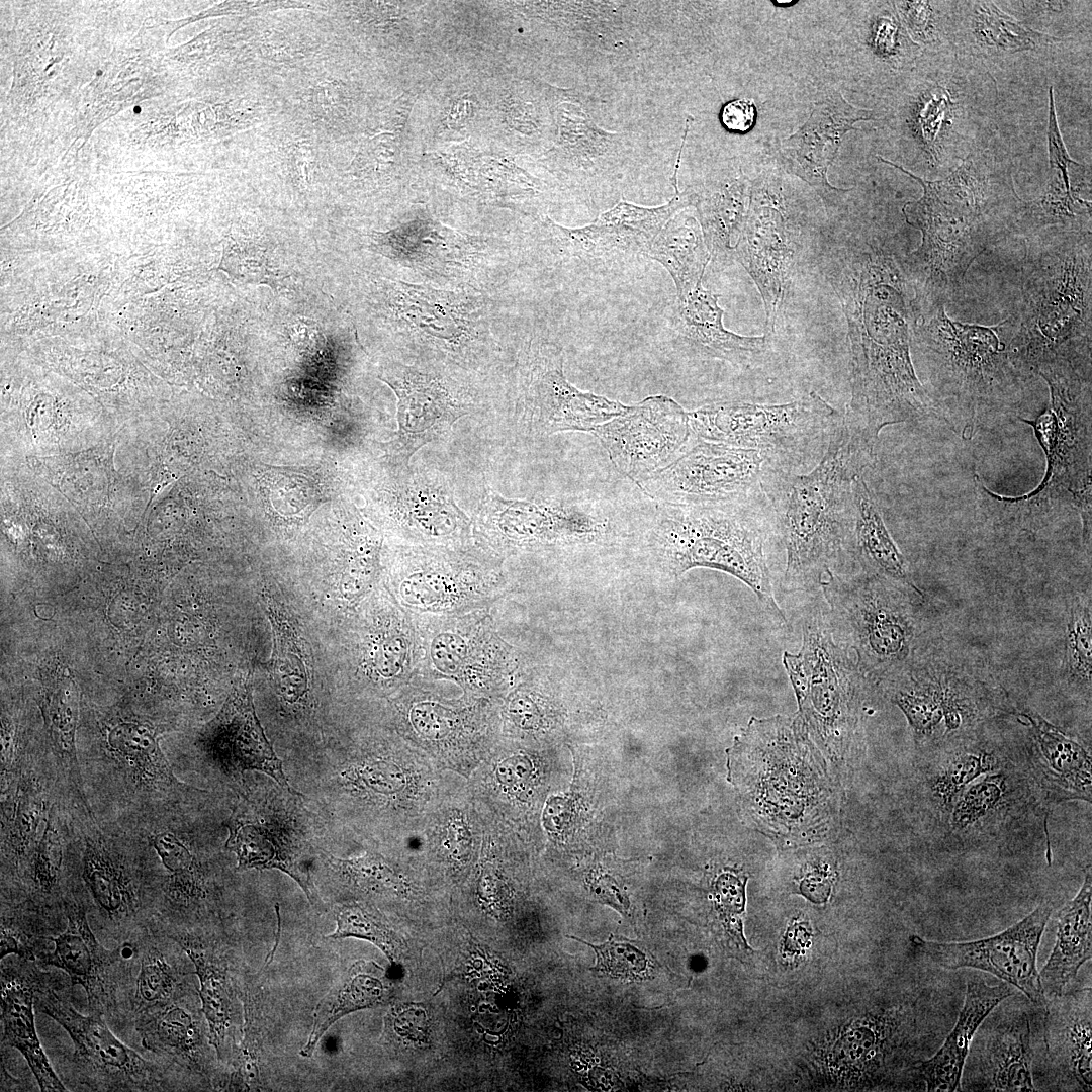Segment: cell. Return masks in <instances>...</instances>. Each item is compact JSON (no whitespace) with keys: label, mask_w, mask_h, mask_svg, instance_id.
I'll return each instance as SVG.
<instances>
[{"label":"cell","mask_w":1092,"mask_h":1092,"mask_svg":"<svg viewBox=\"0 0 1092 1092\" xmlns=\"http://www.w3.org/2000/svg\"><path fill=\"white\" fill-rule=\"evenodd\" d=\"M1064 675L1068 684L1091 696L1092 608L1090 594H1075L1068 604Z\"/></svg>","instance_id":"cell-49"},{"label":"cell","mask_w":1092,"mask_h":1092,"mask_svg":"<svg viewBox=\"0 0 1092 1092\" xmlns=\"http://www.w3.org/2000/svg\"><path fill=\"white\" fill-rule=\"evenodd\" d=\"M1091 251L1090 232L1076 230L1028 247L1019 321L1006 345L1027 379L1091 381Z\"/></svg>","instance_id":"cell-4"},{"label":"cell","mask_w":1092,"mask_h":1092,"mask_svg":"<svg viewBox=\"0 0 1092 1092\" xmlns=\"http://www.w3.org/2000/svg\"><path fill=\"white\" fill-rule=\"evenodd\" d=\"M1018 715L1026 721L1031 768L1046 798L1091 802V754L1081 740L1032 710H1020Z\"/></svg>","instance_id":"cell-31"},{"label":"cell","mask_w":1092,"mask_h":1092,"mask_svg":"<svg viewBox=\"0 0 1092 1092\" xmlns=\"http://www.w3.org/2000/svg\"><path fill=\"white\" fill-rule=\"evenodd\" d=\"M372 243L380 254L421 272L442 276L470 270L480 260L484 247L476 237L423 218L376 233Z\"/></svg>","instance_id":"cell-30"},{"label":"cell","mask_w":1092,"mask_h":1092,"mask_svg":"<svg viewBox=\"0 0 1092 1092\" xmlns=\"http://www.w3.org/2000/svg\"><path fill=\"white\" fill-rule=\"evenodd\" d=\"M614 465L635 484L672 463L694 438L689 413L667 395H651L592 432Z\"/></svg>","instance_id":"cell-18"},{"label":"cell","mask_w":1092,"mask_h":1092,"mask_svg":"<svg viewBox=\"0 0 1092 1092\" xmlns=\"http://www.w3.org/2000/svg\"><path fill=\"white\" fill-rule=\"evenodd\" d=\"M41 801L33 791H25L21 796L16 811V845L19 855L24 854L33 839L41 814Z\"/></svg>","instance_id":"cell-59"},{"label":"cell","mask_w":1092,"mask_h":1092,"mask_svg":"<svg viewBox=\"0 0 1092 1092\" xmlns=\"http://www.w3.org/2000/svg\"><path fill=\"white\" fill-rule=\"evenodd\" d=\"M35 1008L59 1023L74 1044L73 1061L82 1082L94 1091L168 1090L165 1068L119 1040L103 1015L80 1013L42 974Z\"/></svg>","instance_id":"cell-15"},{"label":"cell","mask_w":1092,"mask_h":1092,"mask_svg":"<svg viewBox=\"0 0 1092 1092\" xmlns=\"http://www.w3.org/2000/svg\"><path fill=\"white\" fill-rule=\"evenodd\" d=\"M852 504L849 557L859 564L860 571L921 590L891 537L862 474L853 479Z\"/></svg>","instance_id":"cell-38"},{"label":"cell","mask_w":1092,"mask_h":1092,"mask_svg":"<svg viewBox=\"0 0 1092 1092\" xmlns=\"http://www.w3.org/2000/svg\"><path fill=\"white\" fill-rule=\"evenodd\" d=\"M84 882L102 914L115 927L127 929L140 909L134 879L100 842L89 839L83 853Z\"/></svg>","instance_id":"cell-42"},{"label":"cell","mask_w":1092,"mask_h":1092,"mask_svg":"<svg viewBox=\"0 0 1092 1092\" xmlns=\"http://www.w3.org/2000/svg\"><path fill=\"white\" fill-rule=\"evenodd\" d=\"M383 287L392 317L420 345L459 365L480 361L484 331L475 298L399 281L387 280Z\"/></svg>","instance_id":"cell-17"},{"label":"cell","mask_w":1092,"mask_h":1092,"mask_svg":"<svg viewBox=\"0 0 1092 1092\" xmlns=\"http://www.w3.org/2000/svg\"><path fill=\"white\" fill-rule=\"evenodd\" d=\"M108 741L117 758L138 781L163 789L189 790L174 776L155 734L147 726L118 725L110 732Z\"/></svg>","instance_id":"cell-46"},{"label":"cell","mask_w":1092,"mask_h":1092,"mask_svg":"<svg viewBox=\"0 0 1092 1092\" xmlns=\"http://www.w3.org/2000/svg\"><path fill=\"white\" fill-rule=\"evenodd\" d=\"M875 447L848 414L840 413L816 467L800 475L784 470L767 486L772 533L787 556L785 592L821 587L849 557L852 482L875 461Z\"/></svg>","instance_id":"cell-3"},{"label":"cell","mask_w":1092,"mask_h":1092,"mask_svg":"<svg viewBox=\"0 0 1092 1092\" xmlns=\"http://www.w3.org/2000/svg\"><path fill=\"white\" fill-rule=\"evenodd\" d=\"M304 476L290 470H272L265 474L262 490L277 513L303 517L314 510L320 494L313 482Z\"/></svg>","instance_id":"cell-54"},{"label":"cell","mask_w":1092,"mask_h":1092,"mask_svg":"<svg viewBox=\"0 0 1092 1092\" xmlns=\"http://www.w3.org/2000/svg\"><path fill=\"white\" fill-rule=\"evenodd\" d=\"M391 492L399 519L418 536L447 537L467 525L466 516L455 503L452 485L438 470L404 466V475Z\"/></svg>","instance_id":"cell-37"},{"label":"cell","mask_w":1092,"mask_h":1092,"mask_svg":"<svg viewBox=\"0 0 1092 1092\" xmlns=\"http://www.w3.org/2000/svg\"><path fill=\"white\" fill-rule=\"evenodd\" d=\"M153 847L167 871L165 891L172 902L190 906L205 899L204 878L190 851L174 834H157Z\"/></svg>","instance_id":"cell-50"},{"label":"cell","mask_w":1092,"mask_h":1092,"mask_svg":"<svg viewBox=\"0 0 1092 1092\" xmlns=\"http://www.w3.org/2000/svg\"><path fill=\"white\" fill-rule=\"evenodd\" d=\"M67 927L53 941L52 951L40 952L37 960L63 970L72 985H80L87 994L89 1011L102 1015L115 1006L118 968L124 960L138 956V944L125 940L113 949L102 945L87 918L84 906L75 900L64 901Z\"/></svg>","instance_id":"cell-25"},{"label":"cell","mask_w":1092,"mask_h":1092,"mask_svg":"<svg viewBox=\"0 0 1092 1092\" xmlns=\"http://www.w3.org/2000/svg\"><path fill=\"white\" fill-rule=\"evenodd\" d=\"M32 962L19 958V962L1 964V1042L23 1056L40 1091H68L51 1066L36 1032L35 998L42 973Z\"/></svg>","instance_id":"cell-32"},{"label":"cell","mask_w":1092,"mask_h":1092,"mask_svg":"<svg viewBox=\"0 0 1092 1092\" xmlns=\"http://www.w3.org/2000/svg\"><path fill=\"white\" fill-rule=\"evenodd\" d=\"M875 119L872 110L857 108L840 93H832L818 101L808 120L782 144L788 170L811 185L826 202L833 196L851 189L832 186L827 177L843 136L858 130L853 124Z\"/></svg>","instance_id":"cell-26"},{"label":"cell","mask_w":1092,"mask_h":1092,"mask_svg":"<svg viewBox=\"0 0 1092 1092\" xmlns=\"http://www.w3.org/2000/svg\"><path fill=\"white\" fill-rule=\"evenodd\" d=\"M379 378L397 397L398 430L386 448L399 466L408 465L418 450L446 436L470 411L460 390L436 372L393 365Z\"/></svg>","instance_id":"cell-21"},{"label":"cell","mask_w":1092,"mask_h":1092,"mask_svg":"<svg viewBox=\"0 0 1092 1092\" xmlns=\"http://www.w3.org/2000/svg\"><path fill=\"white\" fill-rule=\"evenodd\" d=\"M268 616L273 629L271 678L277 693L292 703L307 691V671L289 626L273 611H269Z\"/></svg>","instance_id":"cell-51"},{"label":"cell","mask_w":1092,"mask_h":1092,"mask_svg":"<svg viewBox=\"0 0 1092 1092\" xmlns=\"http://www.w3.org/2000/svg\"><path fill=\"white\" fill-rule=\"evenodd\" d=\"M1051 392L1048 407L1030 425L1046 458L1041 483L1022 496L995 494L979 480L978 492L994 525L1037 534L1070 511L1082 521V540L1091 550V382L1044 379Z\"/></svg>","instance_id":"cell-6"},{"label":"cell","mask_w":1092,"mask_h":1092,"mask_svg":"<svg viewBox=\"0 0 1092 1092\" xmlns=\"http://www.w3.org/2000/svg\"><path fill=\"white\" fill-rule=\"evenodd\" d=\"M154 934L136 940L140 967L131 999L133 1016L167 1005L193 991L170 946Z\"/></svg>","instance_id":"cell-44"},{"label":"cell","mask_w":1092,"mask_h":1092,"mask_svg":"<svg viewBox=\"0 0 1092 1092\" xmlns=\"http://www.w3.org/2000/svg\"><path fill=\"white\" fill-rule=\"evenodd\" d=\"M727 762L746 819L777 845H813L837 832L839 774L797 714L751 717L727 750Z\"/></svg>","instance_id":"cell-2"},{"label":"cell","mask_w":1092,"mask_h":1092,"mask_svg":"<svg viewBox=\"0 0 1092 1092\" xmlns=\"http://www.w3.org/2000/svg\"><path fill=\"white\" fill-rule=\"evenodd\" d=\"M720 295L702 283L684 297L675 299L671 328L688 352L702 358L726 361L749 367L760 361L768 347V336H742L723 325Z\"/></svg>","instance_id":"cell-28"},{"label":"cell","mask_w":1092,"mask_h":1092,"mask_svg":"<svg viewBox=\"0 0 1092 1092\" xmlns=\"http://www.w3.org/2000/svg\"><path fill=\"white\" fill-rule=\"evenodd\" d=\"M839 414L811 391L783 404L716 401L690 412L689 420L697 438L759 450L792 470L824 447Z\"/></svg>","instance_id":"cell-11"},{"label":"cell","mask_w":1092,"mask_h":1092,"mask_svg":"<svg viewBox=\"0 0 1092 1092\" xmlns=\"http://www.w3.org/2000/svg\"><path fill=\"white\" fill-rule=\"evenodd\" d=\"M1050 902L1004 931L987 938L962 942H939L912 936L913 946L933 965L954 970L973 968L988 972L1018 989L1036 1007L1045 1008L1046 998L1036 966L1038 946L1052 915Z\"/></svg>","instance_id":"cell-19"},{"label":"cell","mask_w":1092,"mask_h":1092,"mask_svg":"<svg viewBox=\"0 0 1092 1092\" xmlns=\"http://www.w3.org/2000/svg\"><path fill=\"white\" fill-rule=\"evenodd\" d=\"M1014 994L1015 988L1006 982L995 986L984 981L968 982L954 1027L936 1054L918 1067L927 1091L962 1090L965 1062L979 1026L995 1007Z\"/></svg>","instance_id":"cell-36"},{"label":"cell","mask_w":1092,"mask_h":1092,"mask_svg":"<svg viewBox=\"0 0 1092 1092\" xmlns=\"http://www.w3.org/2000/svg\"><path fill=\"white\" fill-rule=\"evenodd\" d=\"M484 502L499 512L519 535L529 539L592 540L609 526L603 511L593 500L582 498L507 500L489 494Z\"/></svg>","instance_id":"cell-35"},{"label":"cell","mask_w":1092,"mask_h":1092,"mask_svg":"<svg viewBox=\"0 0 1092 1092\" xmlns=\"http://www.w3.org/2000/svg\"><path fill=\"white\" fill-rule=\"evenodd\" d=\"M1092 877L1090 866L1077 895L1057 913L1054 948L1039 972L1048 999L1066 992L1081 966L1092 956Z\"/></svg>","instance_id":"cell-39"},{"label":"cell","mask_w":1092,"mask_h":1092,"mask_svg":"<svg viewBox=\"0 0 1092 1092\" xmlns=\"http://www.w3.org/2000/svg\"><path fill=\"white\" fill-rule=\"evenodd\" d=\"M552 113L555 138L543 154L551 169L589 185L621 176L633 157L629 134L599 126L582 96L573 90L553 87Z\"/></svg>","instance_id":"cell-20"},{"label":"cell","mask_w":1092,"mask_h":1092,"mask_svg":"<svg viewBox=\"0 0 1092 1092\" xmlns=\"http://www.w3.org/2000/svg\"><path fill=\"white\" fill-rule=\"evenodd\" d=\"M920 183L923 195L903 207L906 221L921 231L918 249L905 256L913 299L944 303L957 293L967 271L995 239L983 221L940 194L931 181L893 164Z\"/></svg>","instance_id":"cell-12"},{"label":"cell","mask_w":1092,"mask_h":1092,"mask_svg":"<svg viewBox=\"0 0 1092 1092\" xmlns=\"http://www.w3.org/2000/svg\"><path fill=\"white\" fill-rule=\"evenodd\" d=\"M832 875L824 863L808 871L800 884V891L814 903L826 902L831 891Z\"/></svg>","instance_id":"cell-62"},{"label":"cell","mask_w":1092,"mask_h":1092,"mask_svg":"<svg viewBox=\"0 0 1092 1092\" xmlns=\"http://www.w3.org/2000/svg\"><path fill=\"white\" fill-rule=\"evenodd\" d=\"M336 930L329 938L358 937L379 947L386 957L395 962L403 954L404 941L375 913L356 903H344L336 908Z\"/></svg>","instance_id":"cell-53"},{"label":"cell","mask_w":1092,"mask_h":1092,"mask_svg":"<svg viewBox=\"0 0 1092 1092\" xmlns=\"http://www.w3.org/2000/svg\"><path fill=\"white\" fill-rule=\"evenodd\" d=\"M186 953L199 980L201 1010L208 1026L209 1041L217 1061L230 1066L236 1052L239 1010L233 976L225 953L212 938L198 932L168 934Z\"/></svg>","instance_id":"cell-29"},{"label":"cell","mask_w":1092,"mask_h":1092,"mask_svg":"<svg viewBox=\"0 0 1092 1092\" xmlns=\"http://www.w3.org/2000/svg\"><path fill=\"white\" fill-rule=\"evenodd\" d=\"M880 688L922 743H950L978 732L994 717L1014 713L982 659L940 640L931 639Z\"/></svg>","instance_id":"cell-8"},{"label":"cell","mask_w":1092,"mask_h":1092,"mask_svg":"<svg viewBox=\"0 0 1092 1092\" xmlns=\"http://www.w3.org/2000/svg\"><path fill=\"white\" fill-rule=\"evenodd\" d=\"M977 12L979 32L991 46L1019 52L1034 49L1040 38V34L1006 15L993 3H981Z\"/></svg>","instance_id":"cell-55"},{"label":"cell","mask_w":1092,"mask_h":1092,"mask_svg":"<svg viewBox=\"0 0 1092 1092\" xmlns=\"http://www.w3.org/2000/svg\"><path fill=\"white\" fill-rule=\"evenodd\" d=\"M571 938L594 949L597 956L594 971L625 981L647 980L653 975L657 963L640 941L611 934L604 944L595 945L574 936Z\"/></svg>","instance_id":"cell-52"},{"label":"cell","mask_w":1092,"mask_h":1092,"mask_svg":"<svg viewBox=\"0 0 1092 1092\" xmlns=\"http://www.w3.org/2000/svg\"><path fill=\"white\" fill-rule=\"evenodd\" d=\"M970 1045L967 1090L1036 1091L1032 1077L1031 1023L1027 1010L996 1007ZM962 1079V1080H963Z\"/></svg>","instance_id":"cell-24"},{"label":"cell","mask_w":1092,"mask_h":1092,"mask_svg":"<svg viewBox=\"0 0 1092 1092\" xmlns=\"http://www.w3.org/2000/svg\"><path fill=\"white\" fill-rule=\"evenodd\" d=\"M399 132L387 130L368 140L360 149L354 164L361 171H381L392 166L398 156Z\"/></svg>","instance_id":"cell-58"},{"label":"cell","mask_w":1092,"mask_h":1092,"mask_svg":"<svg viewBox=\"0 0 1092 1092\" xmlns=\"http://www.w3.org/2000/svg\"><path fill=\"white\" fill-rule=\"evenodd\" d=\"M756 110L751 99L740 98L726 103L721 111L725 128L733 132H746L755 122Z\"/></svg>","instance_id":"cell-61"},{"label":"cell","mask_w":1092,"mask_h":1092,"mask_svg":"<svg viewBox=\"0 0 1092 1092\" xmlns=\"http://www.w3.org/2000/svg\"><path fill=\"white\" fill-rule=\"evenodd\" d=\"M1012 782L1004 770L983 775L967 786L950 809V827L957 833L975 829L1001 814L1011 801Z\"/></svg>","instance_id":"cell-48"},{"label":"cell","mask_w":1092,"mask_h":1092,"mask_svg":"<svg viewBox=\"0 0 1092 1092\" xmlns=\"http://www.w3.org/2000/svg\"><path fill=\"white\" fill-rule=\"evenodd\" d=\"M302 810L270 788L248 789L231 814L225 847L239 870L277 869L294 879L310 904L325 909L314 886L312 844Z\"/></svg>","instance_id":"cell-14"},{"label":"cell","mask_w":1092,"mask_h":1092,"mask_svg":"<svg viewBox=\"0 0 1092 1092\" xmlns=\"http://www.w3.org/2000/svg\"><path fill=\"white\" fill-rule=\"evenodd\" d=\"M950 743L954 746L934 765L927 781L932 803L942 811L950 810L962 791L976 779L1003 766L996 748L979 731Z\"/></svg>","instance_id":"cell-43"},{"label":"cell","mask_w":1092,"mask_h":1092,"mask_svg":"<svg viewBox=\"0 0 1092 1092\" xmlns=\"http://www.w3.org/2000/svg\"><path fill=\"white\" fill-rule=\"evenodd\" d=\"M62 857V840L54 821L50 818L36 847L31 868V879L34 886L41 892L49 894L58 885Z\"/></svg>","instance_id":"cell-57"},{"label":"cell","mask_w":1092,"mask_h":1092,"mask_svg":"<svg viewBox=\"0 0 1092 1092\" xmlns=\"http://www.w3.org/2000/svg\"><path fill=\"white\" fill-rule=\"evenodd\" d=\"M912 340L922 354L938 419L963 439L1015 410L1027 378L1000 341L1005 321L980 326L952 321L944 303L911 300Z\"/></svg>","instance_id":"cell-5"},{"label":"cell","mask_w":1092,"mask_h":1092,"mask_svg":"<svg viewBox=\"0 0 1092 1092\" xmlns=\"http://www.w3.org/2000/svg\"><path fill=\"white\" fill-rule=\"evenodd\" d=\"M747 877L738 872H724L714 883L715 908L731 939L742 948H748L742 931V915L745 910V886Z\"/></svg>","instance_id":"cell-56"},{"label":"cell","mask_w":1092,"mask_h":1092,"mask_svg":"<svg viewBox=\"0 0 1092 1092\" xmlns=\"http://www.w3.org/2000/svg\"><path fill=\"white\" fill-rule=\"evenodd\" d=\"M821 588L834 639L872 686L898 673L932 639L922 590L862 571L831 572Z\"/></svg>","instance_id":"cell-9"},{"label":"cell","mask_w":1092,"mask_h":1092,"mask_svg":"<svg viewBox=\"0 0 1092 1092\" xmlns=\"http://www.w3.org/2000/svg\"><path fill=\"white\" fill-rule=\"evenodd\" d=\"M473 110V103L469 98L462 97L452 101L448 107L445 123L450 128H458L468 120Z\"/></svg>","instance_id":"cell-63"},{"label":"cell","mask_w":1092,"mask_h":1092,"mask_svg":"<svg viewBox=\"0 0 1092 1092\" xmlns=\"http://www.w3.org/2000/svg\"><path fill=\"white\" fill-rule=\"evenodd\" d=\"M692 190V206L697 211L710 263L724 269L735 261L734 249L749 207L750 185L740 175L714 187Z\"/></svg>","instance_id":"cell-40"},{"label":"cell","mask_w":1092,"mask_h":1092,"mask_svg":"<svg viewBox=\"0 0 1092 1092\" xmlns=\"http://www.w3.org/2000/svg\"><path fill=\"white\" fill-rule=\"evenodd\" d=\"M207 750L229 775L239 778L246 770H259L289 793L301 796L288 784L282 762L264 734L256 716L249 678L234 691L212 724Z\"/></svg>","instance_id":"cell-27"},{"label":"cell","mask_w":1092,"mask_h":1092,"mask_svg":"<svg viewBox=\"0 0 1092 1092\" xmlns=\"http://www.w3.org/2000/svg\"><path fill=\"white\" fill-rule=\"evenodd\" d=\"M521 377L516 412L521 427L532 437L592 433L628 408L572 385L564 375L562 351L552 343H537L529 349Z\"/></svg>","instance_id":"cell-16"},{"label":"cell","mask_w":1092,"mask_h":1092,"mask_svg":"<svg viewBox=\"0 0 1092 1092\" xmlns=\"http://www.w3.org/2000/svg\"><path fill=\"white\" fill-rule=\"evenodd\" d=\"M358 963L348 972L341 985L328 992L312 1012V1026L300 1055L310 1057L328 1029L341 1017L364 1008L379 1005L385 1000L386 988L374 973Z\"/></svg>","instance_id":"cell-45"},{"label":"cell","mask_w":1092,"mask_h":1092,"mask_svg":"<svg viewBox=\"0 0 1092 1092\" xmlns=\"http://www.w3.org/2000/svg\"><path fill=\"white\" fill-rule=\"evenodd\" d=\"M783 664L797 699L796 714L839 774L859 742L866 688L872 685L817 610L804 618L800 651H785Z\"/></svg>","instance_id":"cell-10"},{"label":"cell","mask_w":1092,"mask_h":1092,"mask_svg":"<svg viewBox=\"0 0 1092 1092\" xmlns=\"http://www.w3.org/2000/svg\"><path fill=\"white\" fill-rule=\"evenodd\" d=\"M1044 1010V1042L1058 1079L1069 1090L1091 1091V988L1052 997Z\"/></svg>","instance_id":"cell-33"},{"label":"cell","mask_w":1092,"mask_h":1092,"mask_svg":"<svg viewBox=\"0 0 1092 1092\" xmlns=\"http://www.w3.org/2000/svg\"><path fill=\"white\" fill-rule=\"evenodd\" d=\"M905 256L876 238L822 247L820 264L847 324V413L872 437L890 425L936 418L910 355L912 283Z\"/></svg>","instance_id":"cell-1"},{"label":"cell","mask_w":1092,"mask_h":1092,"mask_svg":"<svg viewBox=\"0 0 1092 1092\" xmlns=\"http://www.w3.org/2000/svg\"><path fill=\"white\" fill-rule=\"evenodd\" d=\"M673 186L674 196L660 206L646 207L621 200L581 228L561 226L550 218L545 219L544 225L554 239L581 257L646 256L666 222L692 206V188L679 191L676 176H673Z\"/></svg>","instance_id":"cell-23"},{"label":"cell","mask_w":1092,"mask_h":1092,"mask_svg":"<svg viewBox=\"0 0 1092 1092\" xmlns=\"http://www.w3.org/2000/svg\"><path fill=\"white\" fill-rule=\"evenodd\" d=\"M783 470L789 469L759 450L694 436L672 463L636 484L661 505L724 503L765 494Z\"/></svg>","instance_id":"cell-13"},{"label":"cell","mask_w":1092,"mask_h":1092,"mask_svg":"<svg viewBox=\"0 0 1092 1092\" xmlns=\"http://www.w3.org/2000/svg\"><path fill=\"white\" fill-rule=\"evenodd\" d=\"M798 235L780 208L751 190L749 207L734 249L739 262L756 284L765 309L767 336L776 330L799 256Z\"/></svg>","instance_id":"cell-22"},{"label":"cell","mask_w":1092,"mask_h":1092,"mask_svg":"<svg viewBox=\"0 0 1092 1092\" xmlns=\"http://www.w3.org/2000/svg\"><path fill=\"white\" fill-rule=\"evenodd\" d=\"M1050 114L1048 125V145H1049V161L1052 168H1057L1062 173V181L1066 191L1073 195L1070 179H1069V166L1079 164L1071 159L1069 156L1064 142L1062 140L1060 129L1058 126V120L1056 115L1055 103H1054V90L1050 87Z\"/></svg>","instance_id":"cell-60"},{"label":"cell","mask_w":1092,"mask_h":1092,"mask_svg":"<svg viewBox=\"0 0 1092 1092\" xmlns=\"http://www.w3.org/2000/svg\"><path fill=\"white\" fill-rule=\"evenodd\" d=\"M263 991L254 981L244 995L243 1035L230 1064V1073L220 1086L234 1091L263 1089Z\"/></svg>","instance_id":"cell-47"},{"label":"cell","mask_w":1092,"mask_h":1092,"mask_svg":"<svg viewBox=\"0 0 1092 1092\" xmlns=\"http://www.w3.org/2000/svg\"><path fill=\"white\" fill-rule=\"evenodd\" d=\"M671 276L680 298L702 283L710 255L700 224L686 209L672 216L656 236L646 255Z\"/></svg>","instance_id":"cell-41"},{"label":"cell","mask_w":1092,"mask_h":1092,"mask_svg":"<svg viewBox=\"0 0 1092 1092\" xmlns=\"http://www.w3.org/2000/svg\"><path fill=\"white\" fill-rule=\"evenodd\" d=\"M653 544L673 574L695 567L724 571L741 580L778 621L787 622L775 596L765 547L774 536L765 494L709 504L662 505Z\"/></svg>","instance_id":"cell-7"},{"label":"cell","mask_w":1092,"mask_h":1092,"mask_svg":"<svg viewBox=\"0 0 1092 1092\" xmlns=\"http://www.w3.org/2000/svg\"><path fill=\"white\" fill-rule=\"evenodd\" d=\"M192 993L162 1007L133 1016L142 1045L182 1068L210 1077L214 1065L208 1026ZM213 1048V1046H212Z\"/></svg>","instance_id":"cell-34"}]
</instances>
